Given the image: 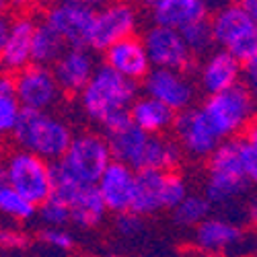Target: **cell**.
<instances>
[{"label":"cell","mask_w":257,"mask_h":257,"mask_svg":"<svg viewBox=\"0 0 257 257\" xmlns=\"http://www.w3.org/2000/svg\"><path fill=\"white\" fill-rule=\"evenodd\" d=\"M165 189H167L165 171H138L132 210L144 218L167 210L165 208Z\"/></svg>","instance_id":"obj_24"},{"label":"cell","mask_w":257,"mask_h":257,"mask_svg":"<svg viewBox=\"0 0 257 257\" xmlns=\"http://www.w3.org/2000/svg\"><path fill=\"white\" fill-rule=\"evenodd\" d=\"M210 23L216 48L230 52L243 64L257 56V23L239 3L214 11Z\"/></svg>","instance_id":"obj_6"},{"label":"cell","mask_w":257,"mask_h":257,"mask_svg":"<svg viewBox=\"0 0 257 257\" xmlns=\"http://www.w3.org/2000/svg\"><path fill=\"white\" fill-rule=\"evenodd\" d=\"M144 48L151 56L153 68H169L189 72L196 68V56L187 48L183 33L163 25H148L140 35Z\"/></svg>","instance_id":"obj_12"},{"label":"cell","mask_w":257,"mask_h":257,"mask_svg":"<svg viewBox=\"0 0 257 257\" xmlns=\"http://www.w3.org/2000/svg\"><path fill=\"white\" fill-rule=\"evenodd\" d=\"M204 3H206L208 9L214 13V11H220V9H224V7L232 5V3H237V0H204Z\"/></svg>","instance_id":"obj_39"},{"label":"cell","mask_w":257,"mask_h":257,"mask_svg":"<svg viewBox=\"0 0 257 257\" xmlns=\"http://www.w3.org/2000/svg\"><path fill=\"white\" fill-rule=\"evenodd\" d=\"M241 159H243V167L249 183L257 185V148L251 146L245 138H241Z\"/></svg>","instance_id":"obj_34"},{"label":"cell","mask_w":257,"mask_h":257,"mask_svg":"<svg viewBox=\"0 0 257 257\" xmlns=\"http://www.w3.org/2000/svg\"><path fill=\"white\" fill-rule=\"evenodd\" d=\"M249 220L257 226V200H253L251 206H249Z\"/></svg>","instance_id":"obj_42"},{"label":"cell","mask_w":257,"mask_h":257,"mask_svg":"<svg viewBox=\"0 0 257 257\" xmlns=\"http://www.w3.org/2000/svg\"><path fill=\"white\" fill-rule=\"evenodd\" d=\"M140 27V7L134 0H107L95 13L89 50L107 52L117 41L134 37Z\"/></svg>","instance_id":"obj_8"},{"label":"cell","mask_w":257,"mask_h":257,"mask_svg":"<svg viewBox=\"0 0 257 257\" xmlns=\"http://www.w3.org/2000/svg\"><path fill=\"white\" fill-rule=\"evenodd\" d=\"M107 257H121V255H113V253H111V255H107Z\"/></svg>","instance_id":"obj_43"},{"label":"cell","mask_w":257,"mask_h":257,"mask_svg":"<svg viewBox=\"0 0 257 257\" xmlns=\"http://www.w3.org/2000/svg\"><path fill=\"white\" fill-rule=\"evenodd\" d=\"M111 163H113V153L109 140H107L103 132H95V130L78 132L68 148V153L60 161V165L76 181L87 185H97L101 175Z\"/></svg>","instance_id":"obj_7"},{"label":"cell","mask_w":257,"mask_h":257,"mask_svg":"<svg viewBox=\"0 0 257 257\" xmlns=\"http://www.w3.org/2000/svg\"><path fill=\"white\" fill-rule=\"evenodd\" d=\"M68 50V44L60 37V33L50 27L44 19L37 23L35 37H33V64L39 66H54V64L62 58V54Z\"/></svg>","instance_id":"obj_25"},{"label":"cell","mask_w":257,"mask_h":257,"mask_svg":"<svg viewBox=\"0 0 257 257\" xmlns=\"http://www.w3.org/2000/svg\"><path fill=\"white\" fill-rule=\"evenodd\" d=\"M54 3H62V5H72V7H80V9H89V11H99L107 5V0H54Z\"/></svg>","instance_id":"obj_36"},{"label":"cell","mask_w":257,"mask_h":257,"mask_svg":"<svg viewBox=\"0 0 257 257\" xmlns=\"http://www.w3.org/2000/svg\"><path fill=\"white\" fill-rule=\"evenodd\" d=\"M138 97V82L121 76L107 64H99L87 89L76 99L84 117L101 127L111 117L130 111Z\"/></svg>","instance_id":"obj_1"},{"label":"cell","mask_w":257,"mask_h":257,"mask_svg":"<svg viewBox=\"0 0 257 257\" xmlns=\"http://www.w3.org/2000/svg\"><path fill=\"white\" fill-rule=\"evenodd\" d=\"M249 189V179L245 171H224V169H208L204 177V196L212 206H224L245 196Z\"/></svg>","instance_id":"obj_22"},{"label":"cell","mask_w":257,"mask_h":257,"mask_svg":"<svg viewBox=\"0 0 257 257\" xmlns=\"http://www.w3.org/2000/svg\"><path fill=\"white\" fill-rule=\"evenodd\" d=\"M105 136H107V140H109L113 161L125 163V165H130L134 171H140L148 140H151L153 134H146L134 121H130L123 127H119V130L109 132Z\"/></svg>","instance_id":"obj_23"},{"label":"cell","mask_w":257,"mask_h":257,"mask_svg":"<svg viewBox=\"0 0 257 257\" xmlns=\"http://www.w3.org/2000/svg\"><path fill=\"white\" fill-rule=\"evenodd\" d=\"M130 117L140 130L153 136H165L169 130H173L177 121V113L151 95H140L134 101L130 107Z\"/></svg>","instance_id":"obj_21"},{"label":"cell","mask_w":257,"mask_h":257,"mask_svg":"<svg viewBox=\"0 0 257 257\" xmlns=\"http://www.w3.org/2000/svg\"><path fill=\"white\" fill-rule=\"evenodd\" d=\"M0 212L9 220L17 224H25L37 216V206L31 204L25 196H21L13 187H9L7 183H0Z\"/></svg>","instance_id":"obj_27"},{"label":"cell","mask_w":257,"mask_h":257,"mask_svg":"<svg viewBox=\"0 0 257 257\" xmlns=\"http://www.w3.org/2000/svg\"><path fill=\"white\" fill-rule=\"evenodd\" d=\"M136 5L144 11H148V13H153L159 5H163V0H136Z\"/></svg>","instance_id":"obj_40"},{"label":"cell","mask_w":257,"mask_h":257,"mask_svg":"<svg viewBox=\"0 0 257 257\" xmlns=\"http://www.w3.org/2000/svg\"><path fill=\"white\" fill-rule=\"evenodd\" d=\"M243 84L257 97V56L243 64Z\"/></svg>","instance_id":"obj_35"},{"label":"cell","mask_w":257,"mask_h":257,"mask_svg":"<svg viewBox=\"0 0 257 257\" xmlns=\"http://www.w3.org/2000/svg\"><path fill=\"white\" fill-rule=\"evenodd\" d=\"M113 226H115L117 234L132 239V237H138V234H142V230H144V216L136 214L134 210L123 212V214H117V216H115Z\"/></svg>","instance_id":"obj_32"},{"label":"cell","mask_w":257,"mask_h":257,"mask_svg":"<svg viewBox=\"0 0 257 257\" xmlns=\"http://www.w3.org/2000/svg\"><path fill=\"white\" fill-rule=\"evenodd\" d=\"M37 239L44 245H48L52 249H58V251H70L74 247L72 232L66 230V228H58V226H44V228H39Z\"/></svg>","instance_id":"obj_31"},{"label":"cell","mask_w":257,"mask_h":257,"mask_svg":"<svg viewBox=\"0 0 257 257\" xmlns=\"http://www.w3.org/2000/svg\"><path fill=\"white\" fill-rule=\"evenodd\" d=\"M245 140L251 144V146H255L257 148V119L253 121V125L247 130V134H245Z\"/></svg>","instance_id":"obj_41"},{"label":"cell","mask_w":257,"mask_h":257,"mask_svg":"<svg viewBox=\"0 0 257 257\" xmlns=\"http://www.w3.org/2000/svg\"><path fill=\"white\" fill-rule=\"evenodd\" d=\"M37 23L31 15L19 13L11 19L3 17L0 23V60L5 72L17 74L33 64V37Z\"/></svg>","instance_id":"obj_9"},{"label":"cell","mask_w":257,"mask_h":257,"mask_svg":"<svg viewBox=\"0 0 257 257\" xmlns=\"http://www.w3.org/2000/svg\"><path fill=\"white\" fill-rule=\"evenodd\" d=\"M23 113H25V109H23V105L19 103L17 95L0 97V132L5 136H13Z\"/></svg>","instance_id":"obj_30"},{"label":"cell","mask_w":257,"mask_h":257,"mask_svg":"<svg viewBox=\"0 0 257 257\" xmlns=\"http://www.w3.org/2000/svg\"><path fill=\"white\" fill-rule=\"evenodd\" d=\"M97 66L99 64H95V58L89 48H68L52 66V70L64 95L78 97L91 82Z\"/></svg>","instance_id":"obj_17"},{"label":"cell","mask_w":257,"mask_h":257,"mask_svg":"<svg viewBox=\"0 0 257 257\" xmlns=\"http://www.w3.org/2000/svg\"><path fill=\"white\" fill-rule=\"evenodd\" d=\"M148 15L155 25L183 31L189 25L210 19V9L204 0H163V5Z\"/></svg>","instance_id":"obj_20"},{"label":"cell","mask_w":257,"mask_h":257,"mask_svg":"<svg viewBox=\"0 0 257 257\" xmlns=\"http://www.w3.org/2000/svg\"><path fill=\"white\" fill-rule=\"evenodd\" d=\"M144 95H151L171 107L175 113H181L189 107H194L198 97V82L183 70H169V68H153L142 82Z\"/></svg>","instance_id":"obj_13"},{"label":"cell","mask_w":257,"mask_h":257,"mask_svg":"<svg viewBox=\"0 0 257 257\" xmlns=\"http://www.w3.org/2000/svg\"><path fill=\"white\" fill-rule=\"evenodd\" d=\"M212 204L204 194H189L175 210H171V220L181 228H198L212 216Z\"/></svg>","instance_id":"obj_26"},{"label":"cell","mask_w":257,"mask_h":257,"mask_svg":"<svg viewBox=\"0 0 257 257\" xmlns=\"http://www.w3.org/2000/svg\"><path fill=\"white\" fill-rule=\"evenodd\" d=\"M0 183H7L37 208L54 196V165L23 148L7 153Z\"/></svg>","instance_id":"obj_3"},{"label":"cell","mask_w":257,"mask_h":257,"mask_svg":"<svg viewBox=\"0 0 257 257\" xmlns=\"http://www.w3.org/2000/svg\"><path fill=\"white\" fill-rule=\"evenodd\" d=\"M237 3L251 15V19L257 23V0H237Z\"/></svg>","instance_id":"obj_38"},{"label":"cell","mask_w":257,"mask_h":257,"mask_svg":"<svg viewBox=\"0 0 257 257\" xmlns=\"http://www.w3.org/2000/svg\"><path fill=\"white\" fill-rule=\"evenodd\" d=\"M41 3H46V0H9V5L17 11H27V9L39 7Z\"/></svg>","instance_id":"obj_37"},{"label":"cell","mask_w":257,"mask_h":257,"mask_svg":"<svg viewBox=\"0 0 257 257\" xmlns=\"http://www.w3.org/2000/svg\"><path fill=\"white\" fill-rule=\"evenodd\" d=\"M17 99L25 111H54L64 99V91L50 66L29 64L15 74Z\"/></svg>","instance_id":"obj_10"},{"label":"cell","mask_w":257,"mask_h":257,"mask_svg":"<svg viewBox=\"0 0 257 257\" xmlns=\"http://www.w3.org/2000/svg\"><path fill=\"white\" fill-rule=\"evenodd\" d=\"M181 33H183L187 48L191 50V54H194L196 58H204L210 52L216 50V41H214V31H212L210 19H204V21H200V23L185 27Z\"/></svg>","instance_id":"obj_28"},{"label":"cell","mask_w":257,"mask_h":257,"mask_svg":"<svg viewBox=\"0 0 257 257\" xmlns=\"http://www.w3.org/2000/svg\"><path fill=\"white\" fill-rule=\"evenodd\" d=\"M202 109L216 127L220 138L232 140L241 134H247V130L257 119V97L241 82L224 93L206 97Z\"/></svg>","instance_id":"obj_4"},{"label":"cell","mask_w":257,"mask_h":257,"mask_svg":"<svg viewBox=\"0 0 257 257\" xmlns=\"http://www.w3.org/2000/svg\"><path fill=\"white\" fill-rule=\"evenodd\" d=\"M74 136L70 123L56 111H25L13 132V142L17 148H23L54 165L68 153Z\"/></svg>","instance_id":"obj_2"},{"label":"cell","mask_w":257,"mask_h":257,"mask_svg":"<svg viewBox=\"0 0 257 257\" xmlns=\"http://www.w3.org/2000/svg\"><path fill=\"white\" fill-rule=\"evenodd\" d=\"M196 82L206 97L224 93L243 82V62L230 52L216 48L200 60L196 68Z\"/></svg>","instance_id":"obj_14"},{"label":"cell","mask_w":257,"mask_h":257,"mask_svg":"<svg viewBox=\"0 0 257 257\" xmlns=\"http://www.w3.org/2000/svg\"><path fill=\"white\" fill-rule=\"evenodd\" d=\"M243 239V228L224 216H210L198 228H194V243L206 253H226L241 245Z\"/></svg>","instance_id":"obj_19"},{"label":"cell","mask_w":257,"mask_h":257,"mask_svg":"<svg viewBox=\"0 0 257 257\" xmlns=\"http://www.w3.org/2000/svg\"><path fill=\"white\" fill-rule=\"evenodd\" d=\"M103 64L134 82H144V78L153 70L151 56L144 48L142 37L138 35L121 39L107 52H103Z\"/></svg>","instance_id":"obj_18"},{"label":"cell","mask_w":257,"mask_h":257,"mask_svg":"<svg viewBox=\"0 0 257 257\" xmlns=\"http://www.w3.org/2000/svg\"><path fill=\"white\" fill-rule=\"evenodd\" d=\"M37 220L44 226L66 228L68 224H72V212L64 202H60L58 198L52 196L46 204H41L37 208Z\"/></svg>","instance_id":"obj_29"},{"label":"cell","mask_w":257,"mask_h":257,"mask_svg":"<svg viewBox=\"0 0 257 257\" xmlns=\"http://www.w3.org/2000/svg\"><path fill=\"white\" fill-rule=\"evenodd\" d=\"M0 243H3L7 251H21L27 247L29 237L17 226H5L3 232H0Z\"/></svg>","instance_id":"obj_33"},{"label":"cell","mask_w":257,"mask_h":257,"mask_svg":"<svg viewBox=\"0 0 257 257\" xmlns=\"http://www.w3.org/2000/svg\"><path fill=\"white\" fill-rule=\"evenodd\" d=\"M136 173L138 171H134L130 165L113 161L97 183L99 194H101L107 210L113 212L115 216L123 212H130L134 206Z\"/></svg>","instance_id":"obj_16"},{"label":"cell","mask_w":257,"mask_h":257,"mask_svg":"<svg viewBox=\"0 0 257 257\" xmlns=\"http://www.w3.org/2000/svg\"><path fill=\"white\" fill-rule=\"evenodd\" d=\"M44 21L60 33V37L66 41L68 48H89L95 11L54 3L52 7L46 9Z\"/></svg>","instance_id":"obj_15"},{"label":"cell","mask_w":257,"mask_h":257,"mask_svg":"<svg viewBox=\"0 0 257 257\" xmlns=\"http://www.w3.org/2000/svg\"><path fill=\"white\" fill-rule=\"evenodd\" d=\"M54 198L70 208L72 224L78 228L99 226L109 212L97 185L76 181L60 163H54Z\"/></svg>","instance_id":"obj_5"},{"label":"cell","mask_w":257,"mask_h":257,"mask_svg":"<svg viewBox=\"0 0 257 257\" xmlns=\"http://www.w3.org/2000/svg\"><path fill=\"white\" fill-rule=\"evenodd\" d=\"M173 136L181 144L185 157L194 161H208L212 153L220 146V142H224L216 132V127L208 119L202 105H194L177 113Z\"/></svg>","instance_id":"obj_11"}]
</instances>
